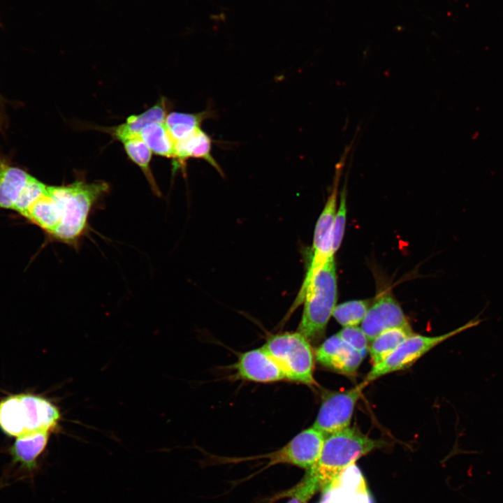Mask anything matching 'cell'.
Instances as JSON below:
<instances>
[{"mask_svg":"<svg viewBox=\"0 0 503 503\" xmlns=\"http://www.w3.org/2000/svg\"><path fill=\"white\" fill-rule=\"evenodd\" d=\"M47 189L55 202L58 219L50 238L78 247L89 231L91 212L109 190L108 185L102 181L88 183L78 180L67 185L48 186Z\"/></svg>","mask_w":503,"mask_h":503,"instance_id":"6da1fadb","label":"cell"},{"mask_svg":"<svg viewBox=\"0 0 503 503\" xmlns=\"http://www.w3.org/2000/svg\"><path fill=\"white\" fill-rule=\"evenodd\" d=\"M381 444L352 428L327 435L316 463L305 476L326 492L344 469Z\"/></svg>","mask_w":503,"mask_h":503,"instance_id":"7a4b0ae2","label":"cell"},{"mask_svg":"<svg viewBox=\"0 0 503 503\" xmlns=\"http://www.w3.org/2000/svg\"><path fill=\"white\" fill-rule=\"evenodd\" d=\"M61 418L59 409L47 398L19 393L0 401V429L9 437L54 430Z\"/></svg>","mask_w":503,"mask_h":503,"instance_id":"3957f363","label":"cell"},{"mask_svg":"<svg viewBox=\"0 0 503 503\" xmlns=\"http://www.w3.org/2000/svg\"><path fill=\"white\" fill-rule=\"evenodd\" d=\"M337 284L334 256L315 275L303 300L298 332L309 341L320 339L335 307Z\"/></svg>","mask_w":503,"mask_h":503,"instance_id":"277c9868","label":"cell"},{"mask_svg":"<svg viewBox=\"0 0 503 503\" xmlns=\"http://www.w3.org/2000/svg\"><path fill=\"white\" fill-rule=\"evenodd\" d=\"M263 347L281 367L285 379L309 386L315 384L312 349L300 332L275 335Z\"/></svg>","mask_w":503,"mask_h":503,"instance_id":"5b68a950","label":"cell"},{"mask_svg":"<svg viewBox=\"0 0 503 503\" xmlns=\"http://www.w3.org/2000/svg\"><path fill=\"white\" fill-rule=\"evenodd\" d=\"M350 148L349 146L346 147L340 161L335 166L333 185L315 226L312 245L313 254L304 281L298 293V296L300 298L305 296L307 287L315 275L326 264L328 260L334 256L333 252V226L337 210L338 185L345 159Z\"/></svg>","mask_w":503,"mask_h":503,"instance_id":"8992f818","label":"cell"},{"mask_svg":"<svg viewBox=\"0 0 503 503\" xmlns=\"http://www.w3.org/2000/svg\"><path fill=\"white\" fill-rule=\"evenodd\" d=\"M482 321L478 315L463 326L440 335L412 334L385 360L374 365L363 381L367 385L384 375L407 368L437 345Z\"/></svg>","mask_w":503,"mask_h":503,"instance_id":"52a82bcc","label":"cell"},{"mask_svg":"<svg viewBox=\"0 0 503 503\" xmlns=\"http://www.w3.org/2000/svg\"><path fill=\"white\" fill-rule=\"evenodd\" d=\"M366 386L363 381L347 391L330 393L322 401L312 426L325 436L349 428L356 404Z\"/></svg>","mask_w":503,"mask_h":503,"instance_id":"ba28073f","label":"cell"},{"mask_svg":"<svg viewBox=\"0 0 503 503\" xmlns=\"http://www.w3.org/2000/svg\"><path fill=\"white\" fill-rule=\"evenodd\" d=\"M326 436L312 426L296 435L285 446L276 451L263 455L270 465L288 463L310 469L316 463Z\"/></svg>","mask_w":503,"mask_h":503,"instance_id":"9c48e42d","label":"cell"},{"mask_svg":"<svg viewBox=\"0 0 503 503\" xmlns=\"http://www.w3.org/2000/svg\"><path fill=\"white\" fill-rule=\"evenodd\" d=\"M409 326L407 318L400 304L390 291H384L372 302L360 328L371 342L385 330Z\"/></svg>","mask_w":503,"mask_h":503,"instance_id":"30bf717a","label":"cell"},{"mask_svg":"<svg viewBox=\"0 0 503 503\" xmlns=\"http://www.w3.org/2000/svg\"><path fill=\"white\" fill-rule=\"evenodd\" d=\"M235 369L240 379L247 381L268 383L285 379L281 367L263 346L242 353Z\"/></svg>","mask_w":503,"mask_h":503,"instance_id":"8fae6325","label":"cell"},{"mask_svg":"<svg viewBox=\"0 0 503 503\" xmlns=\"http://www.w3.org/2000/svg\"><path fill=\"white\" fill-rule=\"evenodd\" d=\"M315 356L323 367L347 375L354 374L363 359L337 333L326 340L316 349Z\"/></svg>","mask_w":503,"mask_h":503,"instance_id":"7c38bea8","label":"cell"},{"mask_svg":"<svg viewBox=\"0 0 503 503\" xmlns=\"http://www.w3.org/2000/svg\"><path fill=\"white\" fill-rule=\"evenodd\" d=\"M212 139L201 128L197 129L187 138L175 143L174 168H184L189 158L205 160L220 174L223 172L212 154Z\"/></svg>","mask_w":503,"mask_h":503,"instance_id":"4fadbf2b","label":"cell"},{"mask_svg":"<svg viewBox=\"0 0 503 503\" xmlns=\"http://www.w3.org/2000/svg\"><path fill=\"white\" fill-rule=\"evenodd\" d=\"M50 432H34L16 437L9 449L12 462L22 469L33 472L37 467V460L45 449Z\"/></svg>","mask_w":503,"mask_h":503,"instance_id":"5bb4252c","label":"cell"},{"mask_svg":"<svg viewBox=\"0 0 503 503\" xmlns=\"http://www.w3.org/2000/svg\"><path fill=\"white\" fill-rule=\"evenodd\" d=\"M167 116L166 100L161 98L159 101L145 112L129 116L126 122L112 129L113 136L119 140L140 136L143 127L151 123L165 122Z\"/></svg>","mask_w":503,"mask_h":503,"instance_id":"9a60e30c","label":"cell"},{"mask_svg":"<svg viewBox=\"0 0 503 503\" xmlns=\"http://www.w3.org/2000/svg\"><path fill=\"white\" fill-rule=\"evenodd\" d=\"M29 175L21 168L0 161V209L13 210Z\"/></svg>","mask_w":503,"mask_h":503,"instance_id":"2e32d148","label":"cell"},{"mask_svg":"<svg viewBox=\"0 0 503 503\" xmlns=\"http://www.w3.org/2000/svg\"><path fill=\"white\" fill-rule=\"evenodd\" d=\"M411 326L388 329L380 333L369 345V352L373 365L390 356L403 341L414 334Z\"/></svg>","mask_w":503,"mask_h":503,"instance_id":"e0dca14e","label":"cell"},{"mask_svg":"<svg viewBox=\"0 0 503 503\" xmlns=\"http://www.w3.org/2000/svg\"><path fill=\"white\" fill-rule=\"evenodd\" d=\"M140 136L154 154L174 159L175 142L164 123L146 125L140 131Z\"/></svg>","mask_w":503,"mask_h":503,"instance_id":"ac0fdd59","label":"cell"},{"mask_svg":"<svg viewBox=\"0 0 503 503\" xmlns=\"http://www.w3.org/2000/svg\"><path fill=\"white\" fill-rule=\"evenodd\" d=\"M210 113L208 110L198 113L172 112L167 115L164 124L176 143L201 128L202 122L211 117Z\"/></svg>","mask_w":503,"mask_h":503,"instance_id":"d6986e66","label":"cell"},{"mask_svg":"<svg viewBox=\"0 0 503 503\" xmlns=\"http://www.w3.org/2000/svg\"><path fill=\"white\" fill-rule=\"evenodd\" d=\"M122 142L130 159L142 170L152 191L158 196H161L150 167L152 152L151 150L140 136L124 139Z\"/></svg>","mask_w":503,"mask_h":503,"instance_id":"ffe728a7","label":"cell"},{"mask_svg":"<svg viewBox=\"0 0 503 503\" xmlns=\"http://www.w3.org/2000/svg\"><path fill=\"white\" fill-rule=\"evenodd\" d=\"M372 300H355L337 306L333 313L335 320L344 327L357 326L363 321Z\"/></svg>","mask_w":503,"mask_h":503,"instance_id":"44dd1931","label":"cell"},{"mask_svg":"<svg viewBox=\"0 0 503 503\" xmlns=\"http://www.w3.org/2000/svg\"><path fill=\"white\" fill-rule=\"evenodd\" d=\"M48 186L29 175L12 210L22 216L47 191Z\"/></svg>","mask_w":503,"mask_h":503,"instance_id":"7402d4cb","label":"cell"},{"mask_svg":"<svg viewBox=\"0 0 503 503\" xmlns=\"http://www.w3.org/2000/svg\"><path fill=\"white\" fill-rule=\"evenodd\" d=\"M332 487L340 488L353 495L367 491L363 474L355 463L351 464L341 472Z\"/></svg>","mask_w":503,"mask_h":503,"instance_id":"603a6c76","label":"cell"},{"mask_svg":"<svg viewBox=\"0 0 503 503\" xmlns=\"http://www.w3.org/2000/svg\"><path fill=\"white\" fill-rule=\"evenodd\" d=\"M347 220V184L346 180L340 192V200L336 210L333 226V252L339 249L344 233Z\"/></svg>","mask_w":503,"mask_h":503,"instance_id":"cb8c5ba5","label":"cell"},{"mask_svg":"<svg viewBox=\"0 0 503 503\" xmlns=\"http://www.w3.org/2000/svg\"><path fill=\"white\" fill-rule=\"evenodd\" d=\"M349 345L356 350L364 358L369 351V340L360 328L358 326L344 327L337 333Z\"/></svg>","mask_w":503,"mask_h":503,"instance_id":"d4e9b609","label":"cell"},{"mask_svg":"<svg viewBox=\"0 0 503 503\" xmlns=\"http://www.w3.org/2000/svg\"><path fill=\"white\" fill-rule=\"evenodd\" d=\"M350 503H372V501L368 491H365L354 495Z\"/></svg>","mask_w":503,"mask_h":503,"instance_id":"484cf974","label":"cell"},{"mask_svg":"<svg viewBox=\"0 0 503 503\" xmlns=\"http://www.w3.org/2000/svg\"><path fill=\"white\" fill-rule=\"evenodd\" d=\"M320 503H330L329 497L326 493H325V495Z\"/></svg>","mask_w":503,"mask_h":503,"instance_id":"4316f807","label":"cell"},{"mask_svg":"<svg viewBox=\"0 0 503 503\" xmlns=\"http://www.w3.org/2000/svg\"><path fill=\"white\" fill-rule=\"evenodd\" d=\"M288 503H302L300 500L293 497L291 500H290Z\"/></svg>","mask_w":503,"mask_h":503,"instance_id":"83f0119b","label":"cell"}]
</instances>
